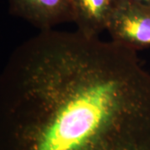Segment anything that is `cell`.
<instances>
[{
	"instance_id": "cell-5",
	"label": "cell",
	"mask_w": 150,
	"mask_h": 150,
	"mask_svg": "<svg viewBox=\"0 0 150 150\" xmlns=\"http://www.w3.org/2000/svg\"><path fill=\"white\" fill-rule=\"evenodd\" d=\"M131 1L140 3V4H149L150 5V0H131Z\"/></svg>"
},
{
	"instance_id": "cell-2",
	"label": "cell",
	"mask_w": 150,
	"mask_h": 150,
	"mask_svg": "<svg viewBox=\"0 0 150 150\" xmlns=\"http://www.w3.org/2000/svg\"><path fill=\"white\" fill-rule=\"evenodd\" d=\"M111 40L138 51L150 47V5L118 0L106 28Z\"/></svg>"
},
{
	"instance_id": "cell-4",
	"label": "cell",
	"mask_w": 150,
	"mask_h": 150,
	"mask_svg": "<svg viewBox=\"0 0 150 150\" xmlns=\"http://www.w3.org/2000/svg\"><path fill=\"white\" fill-rule=\"evenodd\" d=\"M118 0H72L74 23L77 30L88 37H98Z\"/></svg>"
},
{
	"instance_id": "cell-1",
	"label": "cell",
	"mask_w": 150,
	"mask_h": 150,
	"mask_svg": "<svg viewBox=\"0 0 150 150\" xmlns=\"http://www.w3.org/2000/svg\"><path fill=\"white\" fill-rule=\"evenodd\" d=\"M0 150H150V73L137 51L43 30L0 76Z\"/></svg>"
},
{
	"instance_id": "cell-3",
	"label": "cell",
	"mask_w": 150,
	"mask_h": 150,
	"mask_svg": "<svg viewBox=\"0 0 150 150\" xmlns=\"http://www.w3.org/2000/svg\"><path fill=\"white\" fill-rule=\"evenodd\" d=\"M12 14L43 30L74 21L72 0H8Z\"/></svg>"
}]
</instances>
